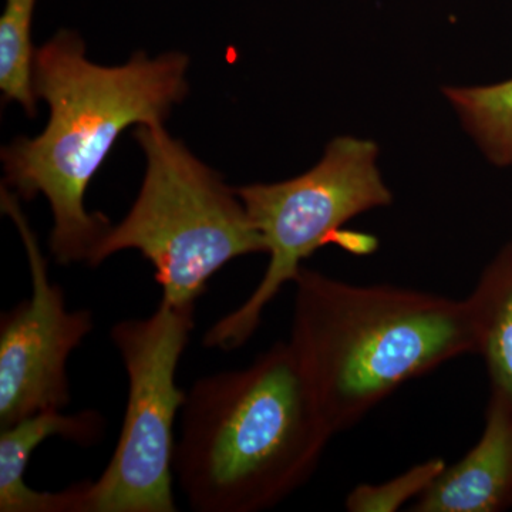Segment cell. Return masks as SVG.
<instances>
[{
	"label": "cell",
	"instance_id": "obj_1",
	"mask_svg": "<svg viewBox=\"0 0 512 512\" xmlns=\"http://www.w3.org/2000/svg\"><path fill=\"white\" fill-rule=\"evenodd\" d=\"M188 57L148 59L138 52L124 66L86 57L83 40L62 30L36 50L33 89L49 104V124L36 138H18L2 151L6 185L25 200L45 195L53 215L50 251L60 265L89 264L111 227L84 205L94 174L126 128L161 124L187 96Z\"/></svg>",
	"mask_w": 512,
	"mask_h": 512
},
{
	"label": "cell",
	"instance_id": "obj_2",
	"mask_svg": "<svg viewBox=\"0 0 512 512\" xmlns=\"http://www.w3.org/2000/svg\"><path fill=\"white\" fill-rule=\"evenodd\" d=\"M174 477L197 512L269 510L306 484L333 434L289 342L185 396Z\"/></svg>",
	"mask_w": 512,
	"mask_h": 512
},
{
	"label": "cell",
	"instance_id": "obj_3",
	"mask_svg": "<svg viewBox=\"0 0 512 512\" xmlns=\"http://www.w3.org/2000/svg\"><path fill=\"white\" fill-rule=\"evenodd\" d=\"M293 285L288 342L333 436L404 384L474 353L466 299L349 284L305 266Z\"/></svg>",
	"mask_w": 512,
	"mask_h": 512
},
{
	"label": "cell",
	"instance_id": "obj_4",
	"mask_svg": "<svg viewBox=\"0 0 512 512\" xmlns=\"http://www.w3.org/2000/svg\"><path fill=\"white\" fill-rule=\"evenodd\" d=\"M147 170L136 202L111 225L89 259L137 249L153 265L163 299L195 305L212 276L239 256L264 254L261 232L235 188L197 160L161 124L137 127Z\"/></svg>",
	"mask_w": 512,
	"mask_h": 512
},
{
	"label": "cell",
	"instance_id": "obj_5",
	"mask_svg": "<svg viewBox=\"0 0 512 512\" xmlns=\"http://www.w3.org/2000/svg\"><path fill=\"white\" fill-rule=\"evenodd\" d=\"M377 154L373 141L339 137L299 177L235 188L264 237L269 264L245 302L205 332V348L228 352L244 346L261 325L265 309L296 281L305 259L330 242L339 244L340 229L357 215L392 204Z\"/></svg>",
	"mask_w": 512,
	"mask_h": 512
},
{
	"label": "cell",
	"instance_id": "obj_6",
	"mask_svg": "<svg viewBox=\"0 0 512 512\" xmlns=\"http://www.w3.org/2000/svg\"><path fill=\"white\" fill-rule=\"evenodd\" d=\"M194 306L161 299L143 319L111 328L128 393L119 441L96 481L83 483V512H174L175 423L187 392L177 384L194 329Z\"/></svg>",
	"mask_w": 512,
	"mask_h": 512
},
{
	"label": "cell",
	"instance_id": "obj_7",
	"mask_svg": "<svg viewBox=\"0 0 512 512\" xmlns=\"http://www.w3.org/2000/svg\"><path fill=\"white\" fill-rule=\"evenodd\" d=\"M2 211L18 228L28 255L32 295L0 319V427L70 403L67 362L90 335L89 311H70L63 289L50 281L35 232L19 197L3 185Z\"/></svg>",
	"mask_w": 512,
	"mask_h": 512
},
{
	"label": "cell",
	"instance_id": "obj_8",
	"mask_svg": "<svg viewBox=\"0 0 512 512\" xmlns=\"http://www.w3.org/2000/svg\"><path fill=\"white\" fill-rule=\"evenodd\" d=\"M47 410L5 427L0 433V511L83 512L82 485L63 491H37L26 484L32 454L47 439L59 437L89 447L103 439V416L96 410L64 414Z\"/></svg>",
	"mask_w": 512,
	"mask_h": 512
},
{
	"label": "cell",
	"instance_id": "obj_9",
	"mask_svg": "<svg viewBox=\"0 0 512 512\" xmlns=\"http://www.w3.org/2000/svg\"><path fill=\"white\" fill-rule=\"evenodd\" d=\"M512 508V417L488 402L480 439L417 498L413 512H501Z\"/></svg>",
	"mask_w": 512,
	"mask_h": 512
},
{
	"label": "cell",
	"instance_id": "obj_10",
	"mask_svg": "<svg viewBox=\"0 0 512 512\" xmlns=\"http://www.w3.org/2000/svg\"><path fill=\"white\" fill-rule=\"evenodd\" d=\"M474 353L483 357L490 400L512 417V242L501 249L466 298Z\"/></svg>",
	"mask_w": 512,
	"mask_h": 512
},
{
	"label": "cell",
	"instance_id": "obj_11",
	"mask_svg": "<svg viewBox=\"0 0 512 512\" xmlns=\"http://www.w3.org/2000/svg\"><path fill=\"white\" fill-rule=\"evenodd\" d=\"M443 92L488 160L500 167L512 165V79Z\"/></svg>",
	"mask_w": 512,
	"mask_h": 512
},
{
	"label": "cell",
	"instance_id": "obj_12",
	"mask_svg": "<svg viewBox=\"0 0 512 512\" xmlns=\"http://www.w3.org/2000/svg\"><path fill=\"white\" fill-rule=\"evenodd\" d=\"M36 0H6L0 19V89L8 101L19 103L30 117L35 116L32 46L33 10Z\"/></svg>",
	"mask_w": 512,
	"mask_h": 512
},
{
	"label": "cell",
	"instance_id": "obj_13",
	"mask_svg": "<svg viewBox=\"0 0 512 512\" xmlns=\"http://www.w3.org/2000/svg\"><path fill=\"white\" fill-rule=\"evenodd\" d=\"M447 464L443 458H430L404 473L380 484H359L348 494L346 510L350 512H394L412 505Z\"/></svg>",
	"mask_w": 512,
	"mask_h": 512
}]
</instances>
